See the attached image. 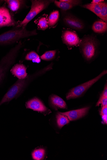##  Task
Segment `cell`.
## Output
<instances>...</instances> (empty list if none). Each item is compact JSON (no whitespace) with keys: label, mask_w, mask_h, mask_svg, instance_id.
Here are the masks:
<instances>
[{"label":"cell","mask_w":107,"mask_h":160,"mask_svg":"<svg viewBox=\"0 0 107 160\" xmlns=\"http://www.w3.org/2000/svg\"><path fill=\"white\" fill-rule=\"evenodd\" d=\"M37 25L39 30L42 31L46 30L49 27L48 19L45 17L40 18L37 22Z\"/></svg>","instance_id":"22"},{"label":"cell","mask_w":107,"mask_h":160,"mask_svg":"<svg viewBox=\"0 0 107 160\" xmlns=\"http://www.w3.org/2000/svg\"><path fill=\"white\" fill-rule=\"evenodd\" d=\"M103 2L98 4L88 3L81 5L83 8L87 9L92 12H93L98 17L100 14Z\"/></svg>","instance_id":"16"},{"label":"cell","mask_w":107,"mask_h":160,"mask_svg":"<svg viewBox=\"0 0 107 160\" xmlns=\"http://www.w3.org/2000/svg\"><path fill=\"white\" fill-rule=\"evenodd\" d=\"M104 1V0H93L91 3L93 4H98Z\"/></svg>","instance_id":"28"},{"label":"cell","mask_w":107,"mask_h":160,"mask_svg":"<svg viewBox=\"0 0 107 160\" xmlns=\"http://www.w3.org/2000/svg\"><path fill=\"white\" fill-rule=\"evenodd\" d=\"M35 75H28L23 79H19L8 90L0 101V106L18 97L24 90Z\"/></svg>","instance_id":"4"},{"label":"cell","mask_w":107,"mask_h":160,"mask_svg":"<svg viewBox=\"0 0 107 160\" xmlns=\"http://www.w3.org/2000/svg\"><path fill=\"white\" fill-rule=\"evenodd\" d=\"M94 32L98 34H103L107 32V23L103 21L95 22L92 27Z\"/></svg>","instance_id":"15"},{"label":"cell","mask_w":107,"mask_h":160,"mask_svg":"<svg viewBox=\"0 0 107 160\" xmlns=\"http://www.w3.org/2000/svg\"><path fill=\"white\" fill-rule=\"evenodd\" d=\"M59 18V12L58 11L52 12L50 14L48 19L49 27L55 26L58 22Z\"/></svg>","instance_id":"18"},{"label":"cell","mask_w":107,"mask_h":160,"mask_svg":"<svg viewBox=\"0 0 107 160\" xmlns=\"http://www.w3.org/2000/svg\"><path fill=\"white\" fill-rule=\"evenodd\" d=\"M27 67L24 64H17L13 66L10 69L12 74L19 79H23L28 76Z\"/></svg>","instance_id":"13"},{"label":"cell","mask_w":107,"mask_h":160,"mask_svg":"<svg viewBox=\"0 0 107 160\" xmlns=\"http://www.w3.org/2000/svg\"><path fill=\"white\" fill-rule=\"evenodd\" d=\"M8 8L12 12L18 11L24 4L23 1L20 0H6L4 1Z\"/></svg>","instance_id":"17"},{"label":"cell","mask_w":107,"mask_h":160,"mask_svg":"<svg viewBox=\"0 0 107 160\" xmlns=\"http://www.w3.org/2000/svg\"><path fill=\"white\" fill-rule=\"evenodd\" d=\"M37 34L36 30L30 31L27 30L26 27H16L0 35V45H10L20 39L35 36Z\"/></svg>","instance_id":"1"},{"label":"cell","mask_w":107,"mask_h":160,"mask_svg":"<svg viewBox=\"0 0 107 160\" xmlns=\"http://www.w3.org/2000/svg\"><path fill=\"white\" fill-rule=\"evenodd\" d=\"M55 5L62 11H67L73 8L81 6L82 1L80 0H60L59 1H55Z\"/></svg>","instance_id":"11"},{"label":"cell","mask_w":107,"mask_h":160,"mask_svg":"<svg viewBox=\"0 0 107 160\" xmlns=\"http://www.w3.org/2000/svg\"><path fill=\"white\" fill-rule=\"evenodd\" d=\"M100 114L102 118H107V106L103 107L100 112Z\"/></svg>","instance_id":"26"},{"label":"cell","mask_w":107,"mask_h":160,"mask_svg":"<svg viewBox=\"0 0 107 160\" xmlns=\"http://www.w3.org/2000/svg\"><path fill=\"white\" fill-rule=\"evenodd\" d=\"M99 42L96 37L93 35L84 36L81 39L79 45L80 50L87 61L93 60L95 57L98 52Z\"/></svg>","instance_id":"3"},{"label":"cell","mask_w":107,"mask_h":160,"mask_svg":"<svg viewBox=\"0 0 107 160\" xmlns=\"http://www.w3.org/2000/svg\"><path fill=\"white\" fill-rule=\"evenodd\" d=\"M103 97L107 98V85L105 86L102 95Z\"/></svg>","instance_id":"27"},{"label":"cell","mask_w":107,"mask_h":160,"mask_svg":"<svg viewBox=\"0 0 107 160\" xmlns=\"http://www.w3.org/2000/svg\"><path fill=\"white\" fill-rule=\"evenodd\" d=\"M25 60L27 61H32L33 62H38L40 60V57L38 54L34 51H32L28 53L25 57Z\"/></svg>","instance_id":"24"},{"label":"cell","mask_w":107,"mask_h":160,"mask_svg":"<svg viewBox=\"0 0 107 160\" xmlns=\"http://www.w3.org/2000/svg\"><path fill=\"white\" fill-rule=\"evenodd\" d=\"M45 152V150L43 148L35 149L32 153V158L34 160H43L44 158Z\"/></svg>","instance_id":"20"},{"label":"cell","mask_w":107,"mask_h":160,"mask_svg":"<svg viewBox=\"0 0 107 160\" xmlns=\"http://www.w3.org/2000/svg\"><path fill=\"white\" fill-rule=\"evenodd\" d=\"M16 25L17 22L9 9L5 6L0 7V28L15 26Z\"/></svg>","instance_id":"8"},{"label":"cell","mask_w":107,"mask_h":160,"mask_svg":"<svg viewBox=\"0 0 107 160\" xmlns=\"http://www.w3.org/2000/svg\"><path fill=\"white\" fill-rule=\"evenodd\" d=\"M51 106L56 110L58 109H66L67 106L65 101L62 98L55 94L51 95L49 98Z\"/></svg>","instance_id":"14"},{"label":"cell","mask_w":107,"mask_h":160,"mask_svg":"<svg viewBox=\"0 0 107 160\" xmlns=\"http://www.w3.org/2000/svg\"><path fill=\"white\" fill-rule=\"evenodd\" d=\"M62 38L63 42L69 47L78 46L80 45L81 41L77 34L69 30L64 31Z\"/></svg>","instance_id":"9"},{"label":"cell","mask_w":107,"mask_h":160,"mask_svg":"<svg viewBox=\"0 0 107 160\" xmlns=\"http://www.w3.org/2000/svg\"><path fill=\"white\" fill-rule=\"evenodd\" d=\"M57 123L58 127L61 128L69 123L70 121L66 116L57 113L56 116Z\"/></svg>","instance_id":"19"},{"label":"cell","mask_w":107,"mask_h":160,"mask_svg":"<svg viewBox=\"0 0 107 160\" xmlns=\"http://www.w3.org/2000/svg\"><path fill=\"white\" fill-rule=\"evenodd\" d=\"M107 72L106 70H104L99 75L94 78L72 89L67 95V99L69 100L79 97L84 93L91 86L106 74Z\"/></svg>","instance_id":"7"},{"label":"cell","mask_w":107,"mask_h":160,"mask_svg":"<svg viewBox=\"0 0 107 160\" xmlns=\"http://www.w3.org/2000/svg\"><path fill=\"white\" fill-rule=\"evenodd\" d=\"M89 108V107H86L65 112L60 113L67 116L70 121H73L84 117L88 112Z\"/></svg>","instance_id":"12"},{"label":"cell","mask_w":107,"mask_h":160,"mask_svg":"<svg viewBox=\"0 0 107 160\" xmlns=\"http://www.w3.org/2000/svg\"><path fill=\"white\" fill-rule=\"evenodd\" d=\"M56 51L52 50L45 52L40 57L41 59L45 61H51L53 60L56 55Z\"/></svg>","instance_id":"21"},{"label":"cell","mask_w":107,"mask_h":160,"mask_svg":"<svg viewBox=\"0 0 107 160\" xmlns=\"http://www.w3.org/2000/svg\"><path fill=\"white\" fill-rule=\"evenodd\" d=\"M55 1L53 0H32V5L29 12L25 18L17 27H25L30 21L38 14L47 8L51 3Z\"/></svg>","instance_id":"5"},{"label":"cell","mask_w":107,"mask_h":160,"mask_svg":"<svg viewBox=\"0 0 107 160\" xmlns=\"http://www.w3.org/2000/svg\"><path fill=\"white\" fill-rule=\"evenodd\" d=\"M62 20L64 25L75 31L84 32L87 29L85 23L67 11L61 10Z\"/></svg>","instance_id":"6"},{"label":"cell","mask_w":107,"mask_h":160,"mask_svg":"<svg viewBox=\"0 0 107 160\" xmlns=\"http://www.w3.org/2000/svg\"><path fill=\"white\" fill-rule=\"evenodd\" d=\"M25 107L27 109H31L44 114H47L50 112V110L37 98H33L28 101L25 104Z\"/></svg>","instance_id":"10"},{"label":"cell","mask_w":107,"mask_h":160,"mask_svg":"<svg viewBox=\"0 0 107 160\" xmlns=\"http://www.w3.org/2000/svg\"><path fill=\"white\" fill-rule=\"evenodd\" d=\"M103 21L107 22V4L105 1L103 2L101 11L99 17Z\"/></svg>","instance_id":"23"},{"label":"cell","mask_w":107,"mask_h":160,"mask_svg":"<svg viewBox=\"0 0 107 160\" xmlns=\"http://www.w3.org/2000/svg\"><path fill=\"white\" fill-rule=\"evenodd\" d=\"M23 46L20 41L12 48L0 61V85L5 79L12 66L16 62L19 52Z\"/></svg>","instance_id":"2"},{"label":"cell","mask_w":107,"mask_h":160,"mask_svg":"<svg viewBox=\"0 0 107 160\" xmlns=\"http://www.w3.org/2000/svg\"><path fill=\"white\" fill-rule=\"evenodd\" d=\"M100 104H101L103 107L107 106V98L101 96L96 106H99Z\"/></svg>","instance_id":"25"}]
</instances>
